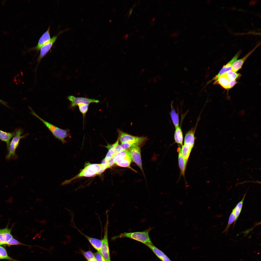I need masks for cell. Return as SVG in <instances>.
<instances>
[{
  "label": "cell",
  "mask_w": 261,
  "mask_h": 261,
  "mask_svg": "<svg viewBox=\"0 0 261 261\" xmlns=\"http://www.w3.org/2000/svg\"><path fill=\"white\" fill-rule=\"evenodd\" d=\"M190 94L191 93L181 94L171 105L160 109L152 115L147 125L130 136L123 143L121 147V159L116 172L113 174L115 188L150 150L159 138L161 130L172 116L175 108Z\"/></svg>",
  "instance_id": "1"
},
{
  "label": "cell",
  "mask_w": 261,
  "mask_h": 261,
  "mask_svg": "<svg viewBox=\"0 0 261 261\" xmlns=\"http://www.w3.org/2000/svg\"><path fill=\"white\" fill-rule=\"evenodd\" d=\"M149 84V77L142 90L127 103L117 118L111 136L91 146L92 150L110 151L116 153L130 136L149 123L152 117Z\"/></svg>",
  "instance_id": "2"
}]
</instances>
